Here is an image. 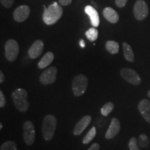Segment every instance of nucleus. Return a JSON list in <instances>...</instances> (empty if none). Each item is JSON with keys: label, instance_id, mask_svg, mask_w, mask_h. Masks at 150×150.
Here are the masks:
<instances>
[{"label": "nucleus", "instance_id": "obj_19", "mask_svg": "<svg viewBox=\"0 0 150 150\" xmlns=\"http://www.w3.org/2000/svg\"><path fill=\"white\" fill-rule=\"evenodd\" d=\"M119 44L113 40H108L106 43V50L111 54H116L119 52Z\"/></svg>", "mask_w": 150, "mask_h": 150}, {"label": "nucleus", "instance_id": "obj_14", "mask_svg": "<svg viewBox=\"0 0 150 150\" xmlns=\"http://www.w3.org/2000/svg\"><path fill=\"white\" fill-rule=\"evenodd\" d=\"M138 108L142 117L150 123V102L147 99H143L139 102Z\"/></svg>", "mask_w": 150, "mask_h": 150}, {"label": "nucleus", "instance_id": "obj_23", "mask_svg": "<svg viewBox=\"0 0 150 150\" xmlns=\"http://www.w3.org/2000/svg\"><path fill=\"white\" fill-rule=\"evenodd\" d=\"M138 144L142 148L147 147L149 144V138L145 134H140L138 138Z\"/></svg>", "mask_w": 150, "mask_h": 150}, {"label": "nucleus", "instance_id": "obj_30", "mask_svg": "<svg viewBox=\"0 0 150 150\" xmlns=\"http://www.w3.org/2000/svg\"><path fill=\"white\" fill-rule=\"evenodd\" d=\"M99 148H100V146H99V144L95 142L89 147V149L88 150H99Z\"/></svg>", "mask_w": 150, "mask_h": 150}, {"label": "nucleus", "instance_id": "obj_12", "mask_svg": "<svg viewBox=\"0 0 150 150\" xmlns=\"http://www.w3.org/2000/svg\"><path fill=\"white\" fill-rule=\"evenodd\" d=\"M43 49H44V43L42 41L36 40L29 49L28 54L31 59H35L42 54Z\"/></svg>", "mask_w": 150, "mask_h": 150}, {"label": "nucleus", "instance_id": "obj_26", "mask_svg": "<svg viewBox=\"0 0 150 150\" xmlns=\"http://www.w3.org/2000/svg\"><path fill=\"white\" fill-rule=\"evenodd\" d=\"M1 5L6 8H11L14 4V0H0Z\"/></svg>", "mask_w": 150, "mask_h": 150}, {"label": "nucleus", "instance_id": "obj_2", "mask_svg": "<svg viewBox=\"0 0 150 150\" xmlns=\"http://www.w3.org/2000/svg\"><path fill=\"white\" fill-rule=\"evenodd\" d=\"M28 93L25 89L17 88L12 93L11 97L15 107L18 111L24 112L29 109L30 104L27 100Z\"/></svg>", "mask_w": 150, "mask_h": 150}, {"label": "nucleus", "instance_id": "obj_17", "mask_svg": "<svg viewBox=\"0 0 150 150\" xmlns=\"http://www.w3.org/2000/svg\"><path fill=\"white\" fill-rule=\"evenodd\" d=\"M54 59V54L51 52H48L43 56L40 61L38 63V67L39 69L45 68L52 63Z\"/></svg>", "mask_w": 150, "mask_h": 150}, {"label": "nucleus", "instance_id": "obj_24", "mask_svg": "<svg viewBox=\"0 0 150 150\" xmlns=\"http://www.w3.org/2000/svg\"><path fill=\"white\" fill-rule=\"evenodd\" d=\"M0 150H18V147L14 141L8 140V141L4 142L1 145Z\"/></svg>", "mask_w": 150, "mask_h": 150}, {"label": "nucleus", "instance_id": "obj_28", "mask_svg": "<svg viewBox=\"0 0 150 150\" xmlns=\"http://www.w3.org/2000/svg\"><path fill=\"white\" fill-rule=\"evenodd\" d=\"M127 1L128 0H115V1L117 7H119V8H123V7H125L126 6Z\"/></svg>", "mask_w": 150, "mask_h": 150}, {"label": "nucleus", "instance_id": "obj_18", "mask_svg": "<svg viewBox=\"0 0 150 150\" xmlns=\"http://www.w3.org/2000/svg\"><path fill=\"white\" fill-rule=\"evenodd\" d=\"M122 48L124 56H125V59L129 62H134L135 56L131 47L129 45L128 43L124 42L122 43Z\"/></svg>", "mask_w": 150, "mask_h": 150}, {"label": "nucleus", "instance_id": "obj_33", "mask_svg": "<svg viewBox=\"0 0 150 150\" xmlns=\"http://www.w3.org/2000/svg\"><path fill=\"white\" fill-rule=\"evenodd\" d=\"M147 96L149 97V98H150V90L149 91H148V93H147Z\"/></svg>", "mask_w": 150, "mask_h": 150}, {"label": "nucleus", "instance_id": "obj_6", "mask_svg": "<svg viewBox=\"0 0 150 150\" xmlns=\"http://www.w3.org/2000/svg\"><path fill=\"white\" fill-rule=\"evenodd\" d=\"M23 138L25 143L31 146L34 143L35 140V127L32 122L27 120L23 125Z\"/></svg>", "mask_w": 150, "mask_h": 150}, {"label": "nucleus", "instance_id": "obj_4", "mask_svg": "<svg viewBox=\"0 0 150 150\" xmlns=\"http://www.w3.org/2000/svg\"><path fill=\"white\" fill-rule=\"evenodd\" d=\"M88 80L85 75L78 74L74 78L72 83V88L74 96L80 97L85 93L87 89Z\"/></svg>", "mask_w": 150, "mask_h": 150}, {"label": "nucleus", "instance_id": "obj_10", "mask_svg": "<svg viewBox=\"0 0 150 150\" xmlns=\"http://www.w3.org/2000/svg\"><path fill=\"white\" fill-rule=\"evenodd\" d=\"M30 8L27 5H22L18 7L13 13V18L16 22H22L29 18Z\"/></svg>", "mask_w": 150, "mask_h": 150}, {"label": "nucleus", "instance_id": "obj_1", "mask_svg": "<svg viewBox=\"0 0 150 150\" xmlns=\"http://www.w3.org/2000/svg\"><path fill=\"white\" fill-rule=\"evenodd\" d=\"M44 13L42 14V20L47 25L55 24L61 18L63 15V8L57 2H54L46 8L44 6Z\"/></svg>", "mask_w": 150, "mask_h": 150}, {"label": "nucleus", "instance_id": "obj_25", "mask_svg": "<svg viewBox=\"0 0 150 150\" xmlns=\"http://www.w3.org/2000/svg\"><path fill=\"white\" fill-rule=\"evenodd\" d=\"M129 150H140L138 144V139L135 137H132L129 142Z\"/></svg>", "mask_w": 150, "mask_h": 150}, {"label": "nucleus", "instance_id": "obj_27", "mask_svg": "<svg viewBox=\"0 0 150 150\" xmlns=\"http://www.w3.org/2000/svg\"><path fill=\"white\" fill-rule=\"evenodd\" d=\"M6 98L4 95L2 91H0V107L1 108H4L6 105Z\"/></svg>", "mask_w": 150, "mask_h": 150}, {"label": "nucleus", "instance_id": "obj_31", "mask_svg": "<svg viewBox=\"0 0 150 150\" xmlns=\"http://www.w3.org/2000/svg\"><path fill=\"white\" fill-rule=\"evenodd\" d=\"M4 81V74L2 71H0V83H2Z\"/></svg>", "mask_w": 150, "mask_h": 150}, {"label": "nucleus", "instance_id": "obj_34", "mask_svg": "<svg viewBox=\"0 0 150 150\" xmlns=\"http://www.w3.org/2000/svg\"><path fill=\"white\" fill-rule=\"evenodd\" d=\"M2 127H3V126H2V124L0 123V129H2Z\"/></svg>", "mask_w": 150, "mask_h": 150}, {"label": "nucleus", "instance_id": "obj_13", "mask_svg": "<svg viewBox=\"0 0 150 150\" xmlns=\"http://www.w3.org/2000/svg\"><path fill=\"white\" fill-rule=\"evenodd\" d=\"M92 117L91 115H85L84 117L81 118V120L75 125L73 134L74 136H79L83 132L90 123L91 122Z\"/></svg>", "mask_w": 150, "mask_h": 150}, {"label": "nucleus", "instance_id": "obj_32", "mask_svg": "<svg viewBox=\"0 0 150 150\" xmlns=\"http://www.w3.org/2000/svg\"><path fill=\"white\" fill-rule=\"evenodd\" d=\"M80 46H81V47H82V48L85 47L86 44H85V42H84L83 40H80Z\"/></svg>", "mask_w": 150, "mask_h": 150}, {"label": "nucleus", "instance_id": "obj_16", "mask_svg": "<svg viewBox=\"0 0 150 150\" xmlns=\"http://www.w3.org/2000/svg\"><path fill=\"white\" fill-rule=\"evenodd\" d=\"M103 15H104L105 19L112 24L117 23L119 20V16H118L117 13L110 7L105 8L104 10L103 11Z\"/></svg>", "mask_w": 150, "mask_h": 150}, {"label": "nucleus", "instance_id": "obj_21", "mask_svg": "<svg viewBox=\"0 0 150 150\" xmlns=\"http://www.w3.org/2000/svg\"><path fill=\"white\" fill-rule=\"evenodd\" d=\"M114 107L115 106H114L113 103L110 102L106 103L102 106V108H101V113L104 116H108L112 111V110L114 109Z\"/></svg>", "mask_w": 150, "mask_h": 150}, {"label": "nucleus", "instance_id": "obj_7", "mask_svg": "<svg viewBox=\"0 0 150 150\" xmlns=\"http://www.w3.org/2000/svg\"><path fill=\"white\" fill-rule=\"evenodd\" d=\"M134 14L137 20L142 21L147 18L149 14V8L147 3L144 0H137L134 6Z\"/></svg>", "mask_w": 150, "mask_h": 150}, {"label": "nucleus", "instance_id": "obj_3", "mask_svg": "<svg viewBox=\"0 0 150 150\" xmlns=\"http://www.w3.org/2000/svg\"><path fill=\"white\" fill-rule=\"evenodd\" d=\"M57 125V120L53 115H47L44 117L42 121V134L45 140L50 141L55 134Z\"/></svg>", "mask_w": 150, "mask_h": 150}, {"label": "nucleus", "instance_id": "obj_9", "mask_svg": "<svg viewBox=\"0 0 150 150\" xmlns=\"http://www.w3.org/2000/svg\"><path fill=\"white\" fill-rule=\"evenodd\" d=\"M58 70L55 66H52L46 69L40 74L39 80L42 85H50L54 83L56 80Z\"/></svg>", "mask_w": 150, "mask_h": 150}, {"label": "nucleus", "instance_id": "obj_29", "mask_svg": "<svg viewBox=\"0 0 150 150\" xmlns=\"http://www.w3.org/2000/svg\"><path fill=\"white\" fill-rule=\"evenodd\" d=\"M72 0H59V2L62 6H67L70 4Z\"/></svg>", "mask_w": 150, "mask_h": 150}, {"label": "nucleus", "instance_id": "obj_20", "mask_svg": "<svg viewBox=\"0 0 150 150\" xmlns=\"http://www.w3.org/2000/svg\"><path fill=\"white\" fill-rule=\"evenodd\" d=\"M96 134L97 129L95 127H93L83 138L82 142H83L84 145H87V144L90 143L93 140V138H95V136H96Z\"/></svg>", "mask_w": 150, "mask_h": 150}, {"label": "nucleus", "instance_id": "obj_5", "mask_svg": "<svg viewBox=\"0 0 150 150\" xmlns=\"http://www.w3.org/2000/svg\"><path fill=\"white\" fill-rule=\"evenodd\" d=\"M5 56L9 62H13L19 54V45L16 40L10 39L5 43Z\"/></svg>", "mask_w": 150, "mask_h": 150}, {"label": "nucleus", "instance_id": "obj_8", "mask_svg": "<svg viewBox=\"0 0 150 150\" xmlns=\"http://www.w3.org/2000/svg\"><path fill=\"white\" fill-rule=\"evenodd\" d=\"M120 75L124 79L132 85L138 86L141 83V78L139 74L131 68H127V67L122 68Z\"/></svg>", "mask_w": 150, "mask_h": 150}, {"label": "nucleus", "instance_id": "obj_22", "mask_svg": "<svg viewBox=\"0 0 150 150\" xmlns=\"http://www.w3.org/2000/svg\"><path fill=\"white\" fill-rule=\"evenodd\" d=\"M86 36L90 41L93 42L96 40L98 38V31L95 29V27L91 28L86 32Z\"/></svg>", "mask_w": 150, "mask_h": 150}, {"label": "nucleus", "instance_id": "obj_11", "mask_svg": "<svg viewBox=\"0 0 150 150\" xmlns=\"http://www.w3.org/2000/svg\"><path fill=\"white\" fill-rule=\"evenodd\" d=\"M120 122L119 120L116 117L112 118L109 127L105 134V138L107 140L115 138L119 134L120 131Z\"/></svg>", "mask_w": 150, "mask_h": 150}, {"label": "nucleus", "instance_id": "obj_15", "mask_svg": "<svg viewBox=\"0 0 150 150\" xmlns=\"http://www.w3.org/2000/svg\"><path fill=\"white\" fill-rule=\"evenodd\" d=\"M85 12L89 16L91 24L93 27H98L99 25V17L96 9L92 6L88 5L85 7Z\"/></svg>", "mask_w": 150, "mask_h": 150}]
</instances>
